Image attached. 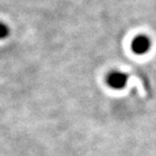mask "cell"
Here are the masks:
<instances>
[{"mask_svg": "<svg viewBox=\"0 0 156 156\" xmlns=\"http://www.w3.org/2000/svg\"><path fill=\"white\" fill-rule=\"evenodd\" d=\"M128 80V75L126 73L119 72V71H113L108 74L107 78V82L112 88L121 89L126 85Z\"/></svg>", "mask_w": 156, "mask_h": 156, "instance_id": "1", "label": "cell"}, {"mask_svg": "<svg viewBox=\"0 0 156 156\" xmlns=\"http://www.w3.org/2000/svg\"><path fill=\"white\" fill-rule=\"evenodd\" d=\"M9 35V29L5 23H0V40L5 39Z\"/></svg>", "mask_w": 156, "mask_h": 156, "instance_id": "3", "label": "cell"}, {"mask_svg": "<svg viewBox=\"0 0 156 156\" xmlns=\"http://www.w3.org/2000/svg\"><path fill=\"white\" fill-rule=\"evenodd\" d=\"M151 47V41L145 36H139L133 40L132 50L136 54H145Z\"/></svg>", "mask_w": 156, "mask_h": 156, "instance_id": "2", "label": "cell"}]
</instances>
